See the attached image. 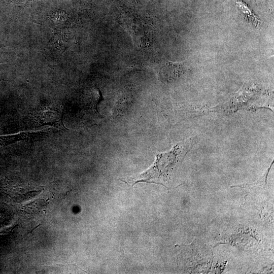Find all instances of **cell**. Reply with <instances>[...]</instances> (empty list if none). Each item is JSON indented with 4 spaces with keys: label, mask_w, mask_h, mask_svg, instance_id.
I'll use <instances>...</instances> for the list:
<instances>
[{
    "label": "cell",
    "mask_w": 274,
    "mask_h": 274,
    "mask_svg": "<svg viewBox=\"0 0 274 274\" xmlns=\"http://www.w3.org/2000/svg\"><path fill=\"white\" fill-rule=\"evenodd\" d=\"M194 144L193 138L178 143L169 151L156 154L154 162L145 172L121 180L131 186L145 182L160 184L168 188L173 184L184 159Z\"/></svg>",
    "instance_id": "1"
},
{
    "label": "cell",
    "mask_w": 274,
    "mask_h": 274,
    "mask_svg": "<svg viewBox=\"0 0 274 274\" xmlns=\"http://www.w3.org/2000/svg\"><path fill=\"white\" fill-rule=\"evenodd\" d=\"M29 117L35 125H50L62 130L67 129L63 122V107L58 103L41 105L30 113Z\"/></svg>",
    "instance_id": "2"
},
{
    "label": "cell",
    "mask_w": 274,
    "mask_h": 274,
    "mask_svg": "<svg viewBox=\"0 0 274 274\" xmlns=\"http://www.w3.org/2000/svg\"><path fill=\"white\" fill-rule=\"evenodd\" d=\"M50 131V130L45 129L23 131L12 134L0 135V146H8L19 141L46 136Z\"/></svg>",
    "instance_id": "3"
},
{
    "label": "cell",
    "mask_w": 274,
    "mask_h": 274,
    "mask_svg": "<svg viewBox=\"0 0 274 274\" xmlns=\"http://www.w3.org/2000/svg\"><path fill=\"white\" fill-rule=\"evenodd\" d=\"M180 67L181 64L179 63L165 62L160 67V76L165 79H173L179 74Z\"/></svg>",
    "instance_id": "4"
},
{
    "label": "cell",
    "mask_w": 274,
    "mask_h": 274,
    "mask_svg": "<svg viewBox=\"0 0 274 274\" xmlns=\"http://www.w3.org/2000/svg\"><path fill=\"white\" fill-rule=\"evenodd\" d=\"M271 167V164L269 167L266 171L265 174L260 177L258 180L252 183L244 184L236 186V187H240L241 188L249 190H255L258 189H261L265 188L267 185V178L268 175L269 170Z\"/></svg>",
    "instance_id": "5"
},
{
    "label": "cell",
    "mask_w": 274,
    "mask_h": 274,
    "mask_svg": "<svg viewBox=\"0 0 274 274\" xmlns=\"http://www.w3.org/2000/svg\"><path fill=\"white\" fill-rule=\"evenodd\" d=\"M236 5L237 7L245 16L247 18L249 21H252V23L255 25L259 23L260 20L247 4L243 2L237 1L236 2Z\"/></svg>",
    "instance_id": "6"
}]
</instances>
